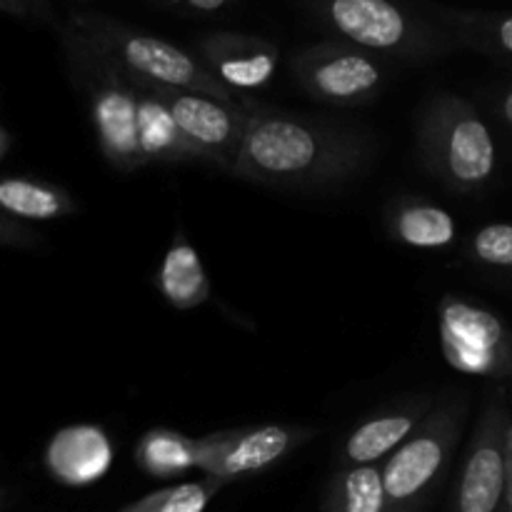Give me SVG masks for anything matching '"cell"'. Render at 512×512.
<instances>
[{
  "label": "cell",
  "mask_w": 512,
  "mask_h": 512,
  "mask_svg": "<svg viewBox=\"0 0 512 512\" xmlns=\"http://www.w3.org/2000/svg\"><path fill=\"white\" fill-rule=\"evenodd\" d=\"M505 418L490 408L475 433L465 468L460 473L453 512H508L505 498Z\"/></svg>",
  "instance_id": "7c38bea8"
},
{
  "label": "cell",
  "mask_w": 512,
  "mask_h": 512,
  "mask_svg": "<svg viewBox=\"0 0 512 512\" xmlns=\"http://www.w3.org/2000/svg\"><path fill=\"white\" fill-rule=\"evenodd\" d=\"M0 505H3V493H0Z\"/></svg>",
  "instance_id": "f546056e"
},
{
  "label": "cell",
  "mask_w": 512,
  "mask_h": 512,
  "mask_svg": "<svg viewBox=\"0 0 512 512\" xmlns=\"http://www.w3.org/2000/svg\"><path fill=\"white\" fill-rule=\"evenodd\" d=\"M58 35L70 78L88 103L103 158L118 173L143 168L145 158L138 143V90L133 80L65 23L58 25Z\"/></svg>",
  "instance_id": "277c9868"
},
{
  "label": "cell",
  "mask_w": 512,
  "mask_h": 512,
  "mask_svg": "<svg viewBox=\"0 0 512 512\" xmlns=\"http://www.w3.org/2000/svg\"><path fill=\"white\" fill-rule=\"evenodd\" d=\"M78 210L73 195L55 183L38 178L5 175L0 178V213L15 220H58Z\"/></svg>",
  "instance_id": "ac0fdd59"
},
{
  "label": "cell",
  "mask_w": 512,
  "mask_h": 512,
  "mask_svg": "<svg viewBox=\"0 0 512 512\" xmlns=\"http://www.w3.org/2000/svg\"><path fill=\"white\" fill-rule=\"evenodd\" d=\"M295 83L315 103L363 108L375 103L388 85V60L340 40L305 45L290 58Z\"/></svg>",
  "instance_id": "8992f818"
},
{
  "label": "cell",
  "mask_w": 512,
  "mask_h": 512,
  "mask_svg": "<svg viewBox=\"0 0 512 512\" xmlns=\"http://www.w3.org/2000/svg\"><path fill=\"white\" fill-rule=\"evenodd\" d=\"M473 255L493 268H512V225H485L473 238Z\"/></svg>",
  "instance_id": "603a6c76"
},
{
  "label": "cell",
  "mask_w": 512,
  "mask_h": 512,
  "mask_svg": "<svg viewBox=\"0 0 512 512\" xmlns=\"http://www.w3.org/2000/svg\"><path fill=\"white\" fill-rule=\"evenodd\" d=\"M223 485V480L205 475L198 483H183L145 495L123 512H203Z\"/></svg>",
  "instance_id": "7402d4cb"
},
{
  "label": "cell",
  "mask_w": 512,
  "mask_h": 512,
  "mask_svg": "<svg viewBox=\"0 0 512 512\" xmlns=\"http://www.w3.org/2000/svg\"><path fill=\"white\" fill-rule=\"evenodd\" d=\"M65 25L78 33L90 48L98 50L105 60H110L115 68L123 70L130 80L203 93L248 110L260 105L253 95H238L225 88L203 68L195 53L160 35L145 33L113 15L98 13V10H78L68 15Z\"/></svg>",
  "instance_id": "7a4b0ae2"
},
{
  "label": "cell",
  "mask_w": 512,
  "mask_h": 512,
  "mask_svg": "<svg viewBox=\"0 0 512 512\" xmlns=\"http://www.w3.org/2000/svg\"><path fill=\"white\" fill-rule=\"evenodd\" d=\"M163 8L188 18H215L233 8L235 0H158Z\"/></svg>",
  "instance_id": "d4e9b609"
},
{
  "label": "cell",
  "mask_w": 512,
  "mask_h": 512,
  "mask_svg": "<svg viewBox=\"0 0 512 512\" xmlns=\"http://www.w3.org/2000/svg\"><path fill=\"white\" fill-rule=\"evenodd\" d=\"M313 438V430L300 425H253V428L220 430L195 438L198 470L223 483L265 473L283 463L290 453Z\"/></svg>",
  "instance_id": "9c48e42d"
},
{
  "label": "cell",
  "mask_w": 512,
  "mask_h": 512,
  "mask_svg": "<svg viewBox=\"0 0 512 512\" xmlns=\"http://www.w3.org/2000/svg\"><path fill=\"white\" fill-rule=\"evenodd\" d=\"M385 225L395 243L418 250L445 248L458 233L453 215L423 198H400L390 203Z\"/></svg>",
  "instance_id": "2e32d148"
},
{
  "label": "cell",
  "mask_w": 512,
  "mask_h": 512,
  "mask_svg": "<svg viewBox=\"0 0 512 512\" xmlns=\"http://www.w3.org/2000/svg\"><path fill=\"white\" fill-rule=\"evenodd\" d=\"M420 155L435 178L455 190H475L495 170V143L488 125L453 95L430 100L420 120Z\"/></svg>",
  "instance_id": "5b68a950"
},
{
  "label": "cell",
  "mask_w": 512,
  "mask_h": 512,
  "mask_svg": "<svg viewBox=\"0 0 512 512\" xmlns=\"http://www.w3.org/2000/svg\"><path fill=\"white\" fill-rule=\"evenodd\" d=\"M195 58L215 80L238 95H250L273 80L280 50L273 40L235 30H215L195 45Z\"/></svg>",
  "instance_id": "8fae6325"
},
{
  "label": "cell",
  "mask_w": 512,
  "mask_h": 512,
  "mask_svg": "<svg viewBox=\"0 0 512 512\" xmlns=\"http://www.w3.org/2000/svg\"><path fill=\"white\" fill-rule=\"evenodd\" d=\"M133 83L153 93L165 105L180 133L198 148L205 163L233 175L245 125H248V108L223 103L203 93H190V90L165 88V85L140 83V80H133Z\"/></svg>",
  "instance_id": "ba28073f"
},
{
  "label": "cell",
  "mask_w": 512,
  "mask_h": 512,
  "mask_svg": "<svg viewBox=\"0 0 512 512\" xmlns=\"http://www.w3.org/2000/svg\"><path fill=\"white\" fill-rule=\"evenodd\" d=\"M135 465L150 478H178L198 468L195 438L168 428H153L135 445Z\"/></svg>",
  "instance_id": "44dd1931"
},
{
  "label": "cell",
  "mask_w": 512,
  "mask_h": 512,
  "mask_svg": "<svg viewBox=\"0 0 512 512\" xmlns=\"http://www.w3.org/2000/svg\"><path fill=\"white\" fill-rule=\"evenodd\" d=\"M460 410L453 403L425 415L408 440L380 465L385 512H418L448 465L458 440Z\"/></svg>",
  "instance_id": "52a82bcc"
},
{
  "label": "cell",
  "mask_w": 512,
  "mask_h": 512,
  "mask_svg": "<svg viewBox=\"0 0 512 512\" xmlns=\"http://www.w3.org/2000/svg\"><path fill=\"white\" fill-rule=\"evenodd\" d=\"M135 85V83H133ZM138 90V143L145 165L148 163H205L193 143L180 133L165 105L135 85Z\"/></svg>",
  "instance_id": "9a60e30c"
},
{
  "label": "cell",
  "mask_w": 512,
  "mask_h": 512,
  "mask_svg": "<svg viewBox=\"0 0 512 512\" xmlns=\"http://www.w3.org/2000/svg\"><path fill=\"white\" fill-rule=\"evenodd\" d=\"M315 20L333 40L383 60H433L455 43L438 20L408 0H310Z\"/></svg>",
  "instance_id": "3957f363"
},
{
  "label": "cell",
  "mask_w": 512,
  "mask_h": 512,
  "mask_svg": "<svg viewBox=\"0 0 512 512\" xmlns=\"http://www.w3.org/2000/svg\"><path fill=\"white\" fill-rule=\"evenodd\" d=\"M430 15L450 35L455 45L512 58V13H485V10L430 5Z\"/></svg>",
  "instance_id": "e0dca14e"
},
{
  "label": "cell",
  "mask_w": 512,
  "mask_h": 512,
  "mask_svg": "<svg viewBox=\"0 0 512 512\" xmlns=\"http://www.w3.org/2000/svg\"><path fill=\"white\" fill-rule=\"evenodd\" d=\"M8 148H10V135L5 133L3 128H0V158H3V155L8 153Z\"/></svg>",
  "instance_id": "f1b7e54d"
},
{
  "label": "cell",
  "mask_w": 512,
  "mask_h": 512,
  "mask_svg": "<svg viewBox=\"0 0 512 512\" xmlns=\"http://www.w3.org/2000/svg\"><path fill=\"white\" fill-rule=\"evenodd\" d=\"M320 512H385L380 465L338 468L328 480Z\"/></svg>",
  "instance_id": "ffe728a7"
},
{
  "label": "cell",
  "mask_w": 512,
  "mask_h": 512,
  "mask_svg": "<svg viewBox=\"0 0 512 512\" xmlns=\"http://www.w3.org/2000/svg\"><path fill=\"white\" fill-rule=\"evenodd\" d=\"M0 13L13 15V18L20 20H30V23L55 25V28L60 25L53 0H0Z\"/></svg>",
  "instance_id": "cb8c5ba5"
},
{
  "label": "cell",
  "mask_w": 512,
  "mask_h": 512,
  "mask_svg": "<svg viewBox=\"0 0 512 512\" xmlns=\"http://www.w3.org/2000/svg\"><path fill=\"white\" fill-rule=\"evenodd\" d=\"M500 110H503V118L512 125V90H510V93H505L503 103H500Z\"/></svg>",
  "instance_id": "83f0119b"
},
{
  "label": "cell",
  "mask_w": 512,
  "mask_h": 512,
  "mask_svg": "<svg viewBox=\"0 0 512 512\" xmlns=\"http://www.w3.org/2000/svg\"><path fill=\"white\" fill-rule=\"evenodd\" d=\"M35 243H38V235L28 225L0 213V245H8V248H33Z\"/></svg>",
  "instance_id": "484cf974"
},
{
  "label": "cell",
  "mask_w": 512,
  "mask_h": 512,
  "mask_svg": "<svg viewBox=\"0 0 512 512\" xmlns=\"http://www.w3.org/2000/svg\"><path fill=\"white\" fill-rule=\"evenodd\" d=\"M430 413V400L415 398L380 410L378 415L350 430L343 443L335 450L338 468H355V465H383L405 440L413 435Z\"/></svg>",
  "instance_id": "4fadbf2b"
},
{
  "label": "cell",
  "mask_w": 512,
  "mask_h": 512,
  "mask_svg": "<svg viewBox=\"0 0 512 512\" xmlns=\"http://www.w3.org/2000/svg\"><path fill=\"white\" fill-rule=\"evenodd\" d=\"M115 448L98 425H70L58 430L45 448V468L50 478L68 488H85L110 473Z\"/></svg>",
  "instance_id": "5bb4252c"
},
{
  "label": "cell",
  "mask_w": 512,
  "mask_h": 512,
  "mask_svg": "<svg viewBox=\"0 0 512 512\" xmlns=\"http://www.w3.org/2000/svg\"><path fill=\"white\" fill-rule=\"evenodd\" d=\"M503 455H505V498H508V512H512V425L505 430Z\"/></svg>",
  "instance_id": "4316f807"
},
{
  "label": "cell",
  "mask_w": 512,
  "mask_h": 512,
  "mask_svg": "<svg viewBox=\"0 0 512 512\" xmlns=\"http://www.w3.org/2000/svg\"><path fill=\"white\" fill-rule=\"evenodd\" d=\"M158 290L168 305L178 310H193L210 300V280L205 275L200 255L183 233L175 235L158 270Z\"/></svg>",
  "instance_id": "d6986e66"
},
{
  "label": "cell",
  "mask_w": 512,
  "mask_h": 512,
  "mask_svg": "<svg viewBox=\"0 0 512 512\" xmlns=\"http://www.w3.org/2000/svg\"><path fill=\"white\" fill-rule=\"evenodd\" d=\"M373 160V140L315 115L258 105L250 110L233 175L298 193L333 190L358 178Z\"/></svg>",
  "instance_id": "6da1fadb"
},
{
  "label": "cell",
  "mask_w": 512,
  "mask_h": 512,
  "mask_svg": "<svg viewBox=\"0 0 512 512\" xmlns=\"http://www.w3.org/2000/svg\"><path fill=\"white\" fill-rule=\"evenodd\" d=\"M505 328L493 313L465 300L448 298L440 305V345L455 370L493 375L505 363Z\"/></svg>",
  "instance_id": "30bf717a"
}]
</instances>
